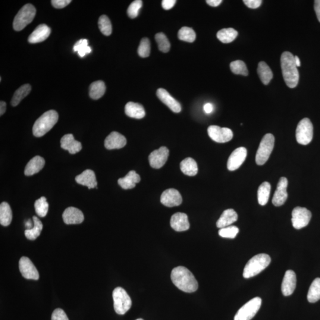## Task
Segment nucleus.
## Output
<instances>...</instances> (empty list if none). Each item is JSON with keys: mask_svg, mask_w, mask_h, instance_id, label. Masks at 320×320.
I'll return each mask as SVG.
<instances>
[{"mask_svg": "<svg viewBox=\"0 0 320 320\" xmlns=\"http://www.w3.org/2000/svg\"><path fill=\"white\" fill-rule=\"evenodd\" d=\"M171 279L175 286L184 293H192L198 289L195 277L185 267L178 266L172 269Z\"/></svg>", "mask_w": 320, "mask_h": 320, "instance_id": "1", "label": "nucleus"}, {"mask_svg": "<svg viewBox=\"0 0 320 320\" xmlns=\"http://www.w3.org/2000/svg\"><path fill=\"white\" fill-rule=\"evenodd\" d=\"M281 65L284 79L288 87H296L299 81V72L295 61V56L290 52H284L281 58Z\"/></svg>", "mask_w": 320, "mask_h": 320, "instance_id": "2", "label": "nucleus"}, {"mask_svg": "<svg viewBox=\"0 0 320 320\" xmlns=\"http://www.w3.org/2000/svg\"><path fill=\"white\" fill-rule=\"evenodd\" d=\"M58 120V113L53 110L47 111L37 119L33 127V136L36 137H41L48 133L57 123Z\"/></svg>", "mask_w": 320, "mask_h": 320, "instance_id": "3", "label": "nucleus"}, {"mask_svg": "<svg viewBox=\"0 0 320 320\" xmlns=\"http://www.w3.org/2000/svg\"><path fill=\"white\" fill-rule=\"evenodd\" d=\"M271 262V257L266 254H259L247 262L244 269L243 277L249 279L255 277L268 267Z\"/></svg>", "mask_w": 320, "mask_h": 320, "instance_id": "4", "label": "nucleus"}, {"mask_svg": "<svg viewBox=\"0 0 320 320\" xmlns=\"http://www.w3.org/2000/svg\"><path fill=\"white\" fill-rule=\"evenodd\" d=\"M36 10L32 4H27L21 7L14 19L13 28L15 31H21L32 23L35 17Z\"/></svg>", "mask_w": 320, "mask_h": 320, "instance_id": "5", "label": "nucleus"}, {"mask_svg": "<svg viewBox=\"0 0 320 320\" xmlns=\"http://www.w3.org/2000/svg\"><path fill=\"white\" fill-rule=\"evenodd\" d=\"M115 312L119 315H124L132 306L131 297L127 291L121 287L116 288L112 294Z\"/></svg>", "mask_w": 320, "mask_h": 320, "instance_id": "6", "label": "nucleus"}, {"mask_svg": "<svg viewBox=\"0 0 320 320\" xmlns=\"http://www.w3.org/2000/svg\"><path fill=\"white\" fill-rule=\"evenodd\" d=\"M275 146V137L271 134H268L263 137L256 156L257 165H262L269 160Z\"/></svg>", "mask_w": 320, "mask_h": 320, "instance_id": "7", "label": "nucleus"}, {"mask_svg": "<svg viewBox=\"0 0 320 320\" xmlns=\"http://www.w3.org/2000/svg\"><path fill=\"white\" fill-rule=\"evenodd\" d=\"M262 305L260 297L254 298L238 311L234 320H251L255 317Z\"/></svg>", "mask_w": 320, "mask_h": 320, "instance_id": "8", "label": "nucleus"}, {"mask_svg": "<svg viewBox=\"0 0 320 320\" xmlns=\"http://www.w3.org/2000/svg\"><path fill=\"white\" fill-rule=\"evenodd\" d=\"M313 125L309 118L302 119L298 124L296 139L301 145H308L313 140Z\"/></svg>", "mask_w": 320, "mask_h": 320, "instance_id": "9", "label": "nucleus"}, {"mask_svg": "<svg viewBox=\"0 0 320 320\" xmlns=\"http://www.w3.org/2000/svg\"><path fill=\"white\" fill-rule=\"evenodd\" d=\"M312 214L309 210L306 208L298 206L292 212V223L297 230L306 227L308 225L312 218Z\"/></svg>", "mask_w": 320, "mask_h": 320, "instance_id": "10", "label": "nucleus"}, {"mask_svg": "<svg viewBox=\"0 0 320 320\" xmlns=\"http://www.w3.org/2000/svg\"><path fill=\"white\" fill-rule=\"evenodd\" d=\"M208 134L211 139L218 143H225L233 139V133L230 129L211 125L208 128Z\"/></svg>", "mask_w": 320, "mask_h": 320, "instance_id": "11", "label": "nucleus"}, {"mask_svg": "<svg viewBox=\"0 0 320 320\" xmlns=\"http://www.w3.org/2000/svg\"><path fill=\"white\" fill-rule=\"evenodd\" d=\"M19 270L23 277L26 279L37 281L39 274L35 266L27 257H22L19 260Z\"/></svg>", "mask_w": 320, "mask_h": 320, "instance_id": "12", "label": "nucleus"}, {"mask_svg": "<svg viewBox=\"0 0 320 320\" xmlns=\"http://www.w3.org/2000/svg\"><path fill=\"white\" fill-rule=\"evenodd\" d=\"M247 151L244 147L235 149L229 158L227 168L230 171H234L240 168L247 158Z\"/></svg>", "mask_w": 320, "mask_h": 320, "instance_id": "13", "label": "nucleus"}, {"mask_svg": "<svg viewBox=\"0 0 320 320\" xmlns=\"http://www.w3.org/2000/svg\"><path fill=\"white\" fill-rule=\"evenodd\" d=\"M169 156V150L165 147H161L154 151L149 156L150 164L154 168H161L165 164Z\"/></svg>", "mask_w": 320, "mask_h": 320, "instance_id": "14", "label": "nucleus"}, {"mask_svg": "<svg viewBox=\"0 0 320 320\" xmlns=\"http://www.w3.org/2000/svg\"><path fill=\"white\" fill-rule=\"evenodd\" d=\"M288 181L286 177H281L279 180L276 190L272 203L275 206L283 205L288 198L287 187Z\"/></svg>", "mask_w": 320, "mask_h": 320, "instance_id": "15", "label": "nucleus"}, {"mask_svg": "<svg viewBox=\"0 0 320 320\" xmlns=\"http://www.w3.org/2000/svg\"><path fill=\"white\" fill-rule=\"evenodd\" d=\"M160 200L162 205L171 208V207L181 205L182 197L179 192L176 189H169L162 193Z\"/></svg>", "mask_w": 320, "mask_h": 320, "instance_id": "16", "label": "nucleus"}, {"mask_svg": "<svg viewBox=\"0 0 320 320\" xmlns=\"http://www.w3.org/2000/svg\"><path fill=\"white\" fill-rule=\"evenodd\" d=\"M297 285L296 273L292 270H288L284 276L282 281L281 290L284 296H290L294 293Z\"/></svg>", "mask_w": 320, "mask_h": 320, "instance_id": "17", "label": "nucleus"}, {"mask_svg": "<svg viewBox=\"0 0 320 320\" xmlns=\"http://www.w3.org/2000/svg\"><path fill=\"white\" fill-rule=\"evenodd\" d=\"M157 96L171 111L174 113L181 112V107L179 102L172 97L167 90L160 88L157 91Z\"/></svg>", "mask_w": 320, "mask_h": 320, "instance_id": "18", "label": "nucleus"}, {"mask_svg": "<svg viewBox=\"0 0 320 320\" xmlns=\"http://www.w3.org/2000/svg\"><path fill=\"white\" fill-rule=\"evenodd\" d=\"M64 222L66 224H80L84 220L83 213L74 207H69L62 214Z\"/></svg>", "mask_w": 320, "mask_h": 320, "instance_id": "19", "label": "nucleus"}, {"mask_svg": "<svg viewBox=\"0 0 320 320\" xmlns=\"http://www.w3.org/2000/svg\"><path fill=\"white\" fill-rule=\"evenodd\" d=\"M126 138L117 132H112L107 137L105 146L108 150L121 149L126 146Z\"/></svg>", "mask_w": 320, "mask_h": 320, "instance_id": "20", "label": "nucleus"}, {"mask_svg": "<svg viewBox=\"0 0 320 320\" xmlns=\"http://www.w3.org/2000/svg\"><path fill=\"white\" fill-rule=\"evenodd\" d=\"M170 225L174 230L177 232L189 230L190 224L188 216L184 213L177 212L171 216Z\"/></svg>", "mask_w": 320, "mask_h": 320, "instance_id": "21", "label": "nucleus"}, {"mask_svg": "<svg viewBox=\"0 0 320 320\" xmlns=\"http://www.w3.org/2000/svg\"><path fill=\"white\" fill-rule=\"evenodd\" d=\"M61 147L62 149L67 150L71 155H75L82 149V145L79 141L74 139L73 134H67L61 140Z\"/></svg>", "mask_w": 320, "mask_h": 320, "instance_id": "22", "label": "nucleus"}, {"mask_svg": "<svg viewBox=\"0 0 320 320\" xmlns=\"http://www.w3.org/2000/svg\"><path fill=\"white\" fill-rule=\"evenodd\" d=\"M51 34V29L45 24L39 25L28 38L30 43H37L45 40Z\"/></svg>", "mask_w": 320, "mask_h": 320, "instance_id": "23", "label": "nucleus"}, {"mask_svg": "<svg viewBox=\"0 0 320 320\" xmlns=\"http://www.w3.org/2000/svg\"><path fill=\"white\" fill-rule=\"evenodd\" d=\"M75 181L78 184L87 186L89 189L96 187L97 185L95 172L89 169L77 175L75 177Z\"/></svg>", "mask_w": 320, "mask_h": 320, "instance_id": "24", "label": "nucleus"}, {"mask_svg": "<svg viewBox=\"0 0 320 320\" xmlns=\"http://www.w3.org/2000/svg\"><path fill=\"white\" fill-rule=\"evenodd\" d=\"M45 164V161L42 157L36 156L31 159L26 166L24 170V174L30 176L37 173L43 168Z\"/></svg>", "mask_w": 320, "mask_h": 320, "instance_id": "25", "label": "nucleus"}, {"mask_svg": "<svg viewBox=\"0 0 320 320\" xmlns=\"http://www.w3.org/2000/svg\"><path fill=\"white\" fill-rule=\"evenodd\" d=\"M141 181V177L136 171H130L126 176L119 178L118 184L122 189H132L136 186V184Z\"/></svg>", "mask_w": 320, "mask_h": 320, "instance_id": "26", "label": "nucleus"}, {"mask_svg": "<svg viewBox=\"0 0 320 320\" xmlns=\"http://www.w3.org/2000/svg\"><path fill=\"white\" fill-rule=\"evenodd\" d=\"M237 219V212L233 209H228L222 213L220 218L216 222V226L220 229L227 227L236 222Z\"/></svg>", "mask_w": 320, "mask_h": 320, "instance_id": "27", "label": "nucleus"}, {"mask_svg": "<svg viewBox=\"0 0 320 320\" xmlns=\"http://www.w3.org/2000/svg\"><path fill=\"white\" fill-rule=\"evenodd\" d=\"M125 114L130 118L140 119L146 116V111L144 107L137 103L128 102L125 106Z\"/></svg>", "mask_w": 320, "mask_h": 320, "instance_id": "28", "label": "nucleus"}, {"mask_svg": "<svg viewBox=\"0 0 320 320\" xmlns=\"http://www.w3.org/2000/svg\"><path fill=\"white\" fill-rule=\"evenodd\" d=\"M180 169L184 174L194 176L198 172V167L195 160L192 158H186L180 163Z\"/></svg>", "mask_w": 320, "mask_h": 320, "instance_id": "29", "label": "nucleus"}, {"mask_svg": "<svg viewBox=\"0 0 320 320\" xmlns=\"http://www.w3.org/2000/svg\"><path fill=\"white\" fill-rule=\"evenodd\" d=\"M257 73H258L260 79L265 85L271 82L273 78V73L271 69L265 62H260L257 68Z\"/></svg>", "mask_w": 320, "mask_h": 320, "instance_id": "30", "label": "nucleus"}, {"mask_svg": "<svg viewBox=\"0 0 320 320\" xmlns=\"http://www.w3.org/2000/svg\"><path fill=\"white\" fill-rule=\"evenodd\" d=\"M12 218V211L7 202H2L0 205V224L7 227L11 224Z\"/></svg>", "mask_w": 320, "mask_h": 320, "instance_id": "31", "label": "nucleus"}, {"mask_svg": "<svg viewBox=\"0 0 320 320\" xmlns=\"http://www.w3.org/2000/svg\"><path fill=\"white\" fill-rule=\"evenodd\" d=\"M271 186L269 182H263L257 191V199L260 205L264 206L268 202Z\"/></svg>", "mask_w": 320, "mask_h": 320, "instance_id": "32", "label": "nucleus"}, {"mask_svg": "<svg viewBox=\"0 0 320 320\" xmlns=\"http://www.w3.org/2000/svg\"><path fill=\"white\" fill-rule=\"evenodd\" d=\"M33 227L30 230H26L24 232L25 236L29 240H35L41 233L43 229V224L40 219L34 216L33 217Z\"/></svg>", "mask_w": 320, "mask_h": 320, "instance_id": "33", "label": "nucleus"}, {"mask_svg": "<svg viewBox=\"0 0 320 320\" xmlns=\"http://www.w3.org/2000/svg\"><path fill=\"white\" fill-rule=\"evenodd\" d=\"M105 84L102 81H95L90 86L89 95L94 100L101 98L105 95Z\"/></svg>", "mask_w": 320, "mask_h": 320, "instance_id": "34", "label": "nucleus"}, {"mask_svg": "<svg viewBox=\"0 0 320 320\" xmlns=\"http://www.w3.org/2000/svg\"><path fill=\"white\" fill-rule=\"evenodd\" d=\"M32 87L29 84H24L15 91L13 97H12L11 105L12 106H16L26 97L30 92Z\"/></svg>", "mask_w": 320, "mask_h": 320, "instance_id": "35", "label": "nucleus"}, {"mask_svg": "<svg viewBox=\"0 0 320 320\" xmlns=\"http://www.w3.org/2000/svg\"><path fill=\"white\" fill-rule=\"evenodd\" d=\"M237 36V31L233 28H227V29L220 30L216 34L217 38L224 43H229L234 41Z\"/></svg>", "mask_w": 320, "mask_h": 320, "instance_id": "36", "label": "nucleus"}, {"mask_svg": "<svg viewBox=\"0 0 320 320\" xmlns=\"http://www.w3.org/2000/svg\"><path fill=\"white\" fill-rule=\"evenodd\" d=\"M307 300L310 303H315L320 300V278H316L309 289Z\"/></svg>", "mask_w": 320, "mask_h": 320, "instance_id": "37", "label": "nucleus"}, {"mask_svg": "<svg viewBox=\"0 0 320 320\" xmlns=\"http://www.w3.org/2000/svg\"><path fill=\"white\" fill-rule=\"evenodd\" d=\"M34 209L37 215L40 217L43 218L46 216L48 212L49 204L47 202L45 197H41L36 200L34 203Z\"/></svg>", "mask_w": 320, "mask_h": 320, "instance_id": "38", "label": "nucleus"}, {"mask_svg": "<svg viewBox=\"0 0 320 320\" xmlns=\"http://www.w3.org/2000/svg\"><path fill=\"white\" fill-rule=\"evenodd\" d=\"M178 37L183 41L192 43L196 39V33L192 28L183 27L178 31Z\"/></svg>", "mask_w": 320, "mask_h": 320, "instance_id": "39", "label": "nucleus"}, {"mask_svg": "<svg viewBox=\"0 0 320 320\" xmlns=\"http://www.w3.org/2000/svg\"><path fill=\"white\" fill-rule=\"evenodd\" d=\"M88 45H89L88 40L80 39L75 43L73 47L74 51L77 52L80 57L83 58L87 53H90L92 52V48Z\"/></svg>", "mask_w": 320, "mask_h": 320, "instance_id": "40", "label": "nucleus"}, {"mask_svg": "<svg viewBox=\"0 0 320 320\" xmlns=\"http://www.w3.org/2000/svg\"><path fill=\"white\" fill-rule=\"evenodd\" d=\"M99 27L101 32L105 36H110L112 33V26L111 20L106 15L100 17L98 22Z\"/></svg>", "mask_w": 320, "mask_h": 320, "instance_id": "41", "label": "nucleus"}, {"mask_svg": "<svg viewBox=\"0 0 320 320\" xmlns=\"http://www.w3.org/2000/svg\"><path fill=\"white\" fill-rule=\"evenodd\" d=\"M155 39L157 43L158 44L159 49L164 53H167L170 51V43L169 40L163 33H159L156 34Z\"/></svg>", "mask_w": 320, "mask_h": 320, "instance_id": "42", "label": "nucleus"}, {"mask_svg": "<svg viewBox=\"0 0 320 320\" xmlns=\"http://www.w3.org/2000/svg\"><path fill=\"white\" fill-rule=\"evenodd\" d=\"M231 70L235 74L242 75L247 76L249 74L246 65L241 60L232 62L230 64Z\"/></svg>", "mask_w": 320, "mask_h": 320, "instance_id": "43", "label": "nucleus"}, {"mask_svg": "<svg viewBox=\"0 0 320 320\" xmlns=\"http://www.w3.org/2000/svg\"><path fill=\"white\" fill-rule=\"evenodd\" d=\"M239 233V229L235 226H228V227L221 228L218 234L221 237L227 238H234Z\"/></svg>", "mask_w": 320, "mask_h": 320, "instance_id": "44", "label": "nucleus"}, {"mask_svg": "<svg viewBox=\"0 0 320 320\" xmlns=\"http://www.w3.org/2000/svg\"><path fill=\"white\" fill-rule=\"evenodd\" d=\"M151 52V46L150 40L147 37L141 40L138 52L139 55L142 58H147L150 56Z\"/></svg>", "mask_w": 320, "mask_h": 320, "instance_id": "45", "label": "nucleus"}, {"mask_svg": "<svg viewBox=\"0 0 320 320\" xmlns=\"http://www.w3.org/2000/svg\"><path fill=\"white\" fill-rule=\"evenodd\" d=\"M142 5L143 1L141 0H136L132 2L127 10L128 16L131 18H136L139 14V11Z\"/></svg>", "mask_w": 320, "mask_h": 320, "instance_id": "46", "label": "nucleus"}, {"mask_svg": "<svg viewBox=\"0 0 320 320\" xmlns=\"http://www.w3.org/2000/svg\"><path fill=\"white\" fill-rule=\"evenodd\" d=\"M51 320H69V319L63 310L56 309L52 313Z\"/></svg>", "mask_w": 320, "mask_h": 320, "instance_id": "47", "label": "nucleus"}, {"mask_svg": "<svg viewBox=\"0 0 320 320\" xmlns=\"http://www.w3.org/2000/svg\"><path fill=\"white\" fill-rule=\"evenodd\" d=\"M71 0H52L51 3L53 7L63 8L70 4Z\"/></svg>", "mask_w": 320, "mask_h": 320, "instance_id": "48", "label": "nucleus"}, {"mask_svg": "<svg viewBox=\"0 0 320 320\" xmlns=\"http://www.w3.org/2000/svg\"><path fill=\"white\" fill-rule=\"evenodd\" d=\"M243 2L247 7L253 9L259 8L262 3V0H244Z\"/></svg>", "mask_w": 320, "mask_h": 320, "instance_id": "49", "label": "nucleus"}, {"mask_svg": "<svg viewBox=\"0 0 320 320\" xmlns=\"http://www.w3.org/2000/svg\"><path fill=\"white\" fill-rule=\"evenodd\" d=\"M175 2H176L175 0H163L162 7L164 10H168L174 7Z\"/></svg>", "mask_w": 320, "mask_h": 320, "instance_id": "50", "label": "nucleus"}, {"mask_svg": "<svg viewBox=\"0 0 320 320\" xmlns=\"http://www.w3.org/2000/svg\"><path fill=\"white\" fill-rule=\"evenodd\" d=\"M315 10L319 21L320 22V0L315 1Z\"/></svg>", "mask_w": 320, "mask_h": 320, "instance_id": "51", "label": "nucleus"}, {"mask_svg": "<svg viewBox=\"0 0 320 320\" xmlns=\"http://www.w3.org/2000/svg\"><path fill=\"white\" fill-rule=\"evenodd\" d=\"M203 110L205 112L206 114H211L213 110V106L211 103H206V104L203 106Z\"/></svg>", "mask_w": 320, "mask_h": 320, "instance_id": "52", "label": "nucleus"}, {"mask_svg": "<svg viewBox=\"0 0 320 320\" xmlns=\"http://www.w3.org/2000/svg\"><path fill=\"white\" fill-rule=\"evenodd\" d=\"M222 2V0H207V4L211 7H217Z\"/></svg>", "mask_w": 320, "mask_h": 320, "instance_id": "53", "label": "nucleus"}, {"mask_svg": "<svg viewBox=\"0 0 320 320\" xmlns=\"http://www.w3.org/2000/svg\"><path fill=\"white\" fill-rule=\"evenodd\" d=\"M6 111V103L5 102H0V115L2 116Z\"/></svg>", "mask_w": 320, "mask_h": 320, "instance_id": "54", "label": "nucleus"}, {"mask_svg": "<svg viewBox=\"0 0 320 320\" xmlns=\"http://www.w3.org/2000/svg\"><path fill=\"white\" fill-rule=\"evenodd\" d=\"M295 61H296V64L297 67H299L301 66V62L300 58L298 56H295Z\"/></svg>", "mask_w": 320, "mask_h": 320, "instance_id": "55", "label": "nucleus"}, {"mask_svg": "<svg viewBox=\"0 0 320 320\" xmlns=\"http://www.w3.org/2000/svg\"><path fill=\"white\" fill-rule=\"evenodd\" d=\"M26 227H27V230H30V229H32V222H30V219H29V221H28L26 222Z\"/></svg>", "mask_w": 320, "mask_h": 320, "instance_id": "56", "label": "nucleus"}, {"mask_svg": "<svg viewBox=\"0 0 320 320\" xmlns=\"http://www.w3.org/2000/svg\"><path fill=\"white\" fill-rule=\"evenodd\" d=\"M143 320V319H137V320Z\"/></svg>", "mask_w": 320, "mask_h": 320, "instance_id": "57", "label": "nucleus"}]
</instances>
